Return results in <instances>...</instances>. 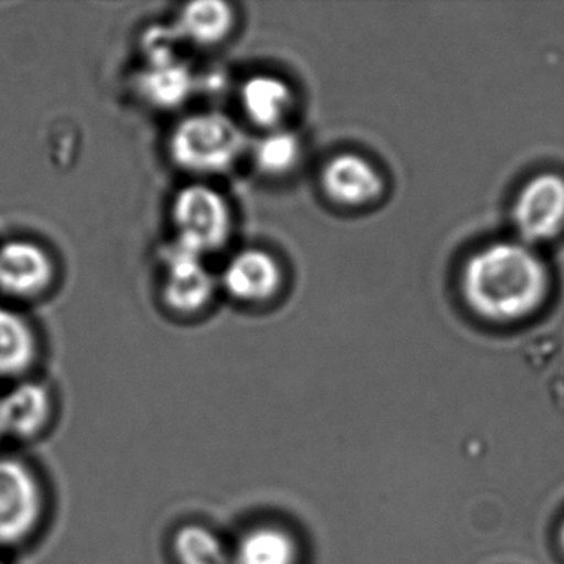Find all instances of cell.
Here are the masks:
<instances>
[{
  "mask_svg": "<svg viewBox=\"0 0 564 564\" xmlns=\"http://www.w3.org/2000/svg\"><path fill=\"white\" fill-rule=\"evenodd\" d=\"M462 289L478 315L494 322H513L530 315L543 302L546 267L527 243H490L468 260Z\"/></svg>",
  "mask_w": 564,
  "mask_h": 564,
  "instance_id": "obj_1",
  "label": "cell"
},
{
  "mask_svg": "<svg viewBox=\"0 0 564 564\" xmlns=\"http://www.w3.org/2000/svg\"><path fill=\"white\" fill-rule=\"evenodd\" d=\"M246 150V137L236 121L220 113L184 118L170 138L174 163L189 173L217 174L229 170Z\"/></svg>",
  "mask_w": 564,
  "mask_h": 564,
  "instance_id": "obj_2",
  "label": "cell"
},
{
  "mask_svg": "<svg viewBox=\"0 0 564 564\" xmlns=\"http://www.w3.org/2000/svg\"><path fill=\"white\" fill-rule=\"evenodd\" d=\"M176 243L206 256L220 249L232 232V213L223 194L206 184H189L173 200Z\"/></svg>",
  "mask_w": 564,
  "mask_h": 564,
  "instance_id": "obj_3",
  "label": "cell"
},
{
  "mask_svg": "<svg viewBox=\"0 0 564 564\" xmlns=\"http://www.w3.org/2000/svg\"><path fill=\"white\" fill-rule=\"evenodd\" d=\"M44 503V490L31 467L0 457V546L29 540L41 524Z\"/></svg>",
  "mask_w": 564,
  "mask_h": 564,
  "instance_id": "obj_4",
  "label": "cell"
},
{
  "mask_svg": "<svg viewBox=\"0 0 564 564\" xmlns=\"http://www.w3.org/2000/svg\"><path fill=\"white\" fill-rule=\"evenodd\" d=\"M513 223L524 242H543L564 226V180L541 174L528 181L513 206Z\"/></svg>",
  "mask_w": 564,
  "mask_h": 564,
  "instance_id": "obj_5",
  "label": "cell"
},
{
  "mask_svg": "<svg viewBox=\"0 0 564 564\" xmlns=\"http://www.w3.org/2000/svg\"><path fill=\"white\" fill-rule=\"evenodd\" d=\"M164 302L177 313L203 310L216 292V280L204 265L203 256L174 243L166 257Z\"/></svg>",
  "mask_w": 564,
  "mask_h": 564,
  "instance_id": "obj_6",
  "label": "cell"
},
{
  "mask_svg": "<svg viewBox=\"0 0 564 564\" xmlns=\"http://www.w3.org/2000/svg\"><path fill=\"white\" fill-rule=\"evenodd\" d=\"M54 279V263L37 243L11 240L0 247V290L12 296H35Z\"/></svg>",
  "mask_w": 564,
  "mask_h": 564,
  "instance_id": "obj_7",
  "label": "cell"
},
{
  "mask_svg": "<svg viewBox=\"0 0 564 564\" xmlns=\"http://www.w3.org/2000/svg\"><path fill=\"white\" fill-rule=\"evenodd\" d=\"M282 269L265 250L247 249L236 253L223 272L226 292L239 302L262 303L282 286Z\"/></svg>",
  "mask_w": 564,
  "mask_h": 564,
  "instance_id": "obj_8",
  "label": "cell"
},
{
  "mask_svg": "<svg viewBox=\"0 0 564 564\" xmlns=\"http://www.w3.org/2000/svg\"><path fill=\"white\" fill-rule=\"evenodd\" d=\"M325 193L335 203L359 207L378 199L382 193L381 174L358 154L343 153L328 161L322 174Z\"/></svg>",
  "mask_w": 564,
  "mask_h": 564,
  "instance_id": "obj_9",
  "label": "cell"
},
{
  "mask_svg": "<svg viewBox=\"0 0 564 564\" xmlns=\"http://www.w3.org/2000/svg\"><path fill=\"white\" fill-rule=\"evenodd\" d=\"M6 437L34 438L47 427L52 399L39 382H21L0 395Z\"/></svg>",
  "mask_w": 564,
  "mask_h": 564,
  "instance_id": "obj_10",
  "label": "cell"
},
{
  "mask_svg": "<svg viewBox=\"0 0 564 564\" xmlns=\"http://www.w3.org/2000/svg\"><path fill=\"white\" fill-rule=\"evenodd\" d=\"M299 544L285 528L260 524L240 536L232 551V564H296Z\"/></svg>",
  "mask_w": 564,
  "mask_h": 564,
  "instance_id": "obj_11",
  "label": "cell"
},
{
  "mask_svg": "<svg viewBox=\"0 0 564 564\" xmlns=\"http://www.w3.org/2000/svg\"><path fill=\"white\" fill-rule=\"evenodd\" d=\"M240 101L247 118L253 124L276 130L292 107L293 95L282 78L256 75L243 84Z\"/></svg>",
  "mask_w": 564,
  "mask_h": 564,
  "instance_id": "obj_12",
  "label": "cell"
},
{
  "mask_svg": "<svg viewBox=\"0 0 564 564\" xmlns=\"http://www.w3.org/2000/svg\"><path fill=\"white\" fill-rule=\"evenodd\" d=\"M232 8L220 0L191 2L180 14L177 34L197 45H214L232 31Z\"/></svg>",
  "mask_w": 564,
  "mask_h": 564,
  "instance_id": "obj_13",
  "label": "cell"
},
{
  "mask_svg": "<svg viewBox=\"0 0 564 564\" xmlns=\"http://www.w3.org/2000/svg\"><path fill=\"white\" fill-rule=\"evenodd\" d=\"M140 90L158 108H174L193 91V74L180 61L150 62L141 75Z\"/></svg>",
  "mask_w": 564,
  "mask_h": 564,
  "instance_id": "obj_14",
  "label": "cell"
},
{
  "mask_svg": "<svg viewBox=\"0 0 564 564\" xmlns=\"http://www.w3.org/2000/svg\"><path fill=\"white\" fill-rule=\"evenodd\" d=\"M35 352L37 343L29 323L18 313L0 306V378L28 371Z\"/></svg>",
  "mask_w": 564,
  "mask_h": 564,
  "instance_id": "obj_15",
  "label": "cell"
},
{
  "mask_svg": "<svg viewBox=\"0 0 564 564\" xmlns=\"http://www.w3.org/2000/svg\"><path fill=\"white\" fill-rule=\"evenodd\" d=\"M173 551L180 564H232V553L204 524H184L174 533Z\"/></svg>",
  "mask_w": 564,
  "mask_h": 564,
  "instance_id": "obj_16",
  "label": "cell"
},
{
  "mask_svg": "<svg viewBox=\"0 0 564 564\" xmlns=\"http://www.w3.org/2000/svg\"><path fill=\"white\" fill-rule=\"evenodd\" d=\"M302 144L295 133L286 130H270L253 147V161L262 173L282 176L299 163Z\"/></svg>",
  "mask_w": 564,
  "mask_h": 564,
  "instance_id": "obj_17",
  "label": "cell"
},
{
  "mask_svg": "<svg viewBox=\"0 0 564 564\" xmlns=\"http://www.w3.org/2000/svg\"><path fill=\"white\" fill-rule=\"evenodd\" d=\"M6 437L4 419H2V408H0V438Z\"/></svg>",
  "mask_w": 564,
  "mask_h": 564,
  "instance_id": "obj_18",
  "label": "cell"
},
{
  "mask_svg": "<svg viewBox=\"0 0 564 564\" xmlns=\"http://www.w3.org/2000/svg\"><path fill=\"white\" fill-rule=\"evenodd\" d=\"M560 540H561V546H563V550H564V523H563V527H561Z\"/></svg>",
  "mask_w": 564,
  "mask_h": 564,
  "instance_id": "obj_19",
  "label": "cell"
},
{
  "mask_svg": "<svg viewBox=\"0 0 564 564\" xmlns=\"http://www.w3.org/2000/svg\"><path fill=\"white\" fill-rule=\"evenodd\" d=\"M0 564H4V563H2V561H0Z\"/></svg>",
  "mask_w": 564,
  "mask_h": 564,
  "instance_id": "obj_20",
  "label": "cell"
}]
</instances>
